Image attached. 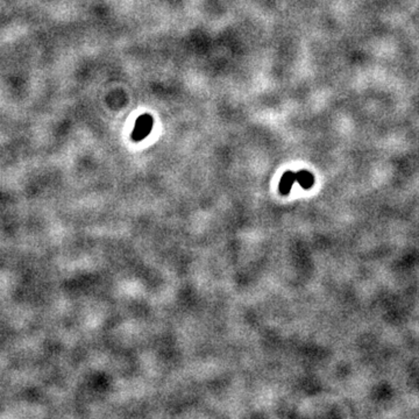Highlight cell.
<instances>
[{"label": "cell", "mask_w": 419, "mask_h": 419, "mask_svg": "<svg viewBox=\"0 0 419 419\" xmlns=\"http://www.w3.org/2000/svg\"><path fill=\"white\" fill-rule=\"evenodd\" d=\"M154 125V119L152 115L149 114H142L137 119V123H135L134 130L132 132V139L133 141L139 142L142 141L146 137H148L152 132Z\"/></svg>", "instance_id": "6da1fadb"}, {"label": "cell", "mask_w": 419, "mask_h": 419, "mask_svg": "<svg viewBox=\"0 0 419 419\" xmlns=\"http://www.w3.org/2000/svg\"><path fill=\"white\" fill-rule=\"evenodd\" d=\"M296 182V172H292V171H285L283 173L282 178H281V182H279V186H278V191L279 194L283 195V196H286L290 194V191H291L293 183Z\"/></svg>", "instance_id": "7a4b0ae2"}, {"label": "cell", "mask_w": 419, "mask_h": 419, "mask_svg": "<svg viewBox=\"0 0 419 419\" xmlns=\"http://www.w3.org/2000/svg\"><path fill=\"white\" fill-rule=\"evenodd\" d=\"M296 182L300 184V186L308 190V189H311L315 184V176L313 173L308 171V170H300L296 172Z\"/></svg>", "instance_id": "3957f363"}]
</instances>
